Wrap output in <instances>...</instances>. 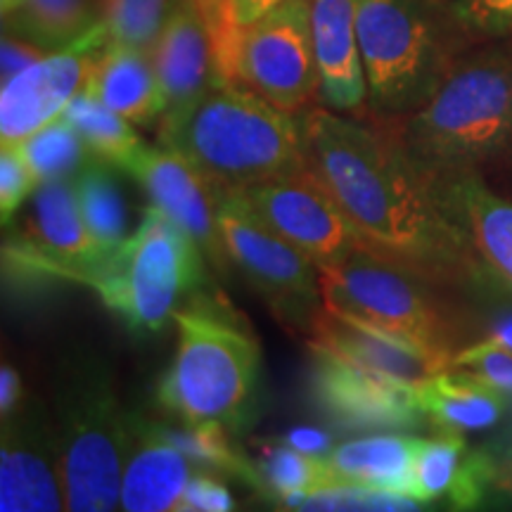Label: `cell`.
<instances>
[{
  "instance_id": "obj_1",
  "label": "cell",
  "mask_w": 512,
  "mask_h": 512,
  "mask_svg": "<svg viewBox=\"0 0 512 512\" xmlns=\"http://www.w3.org/2000/svg\"><path fill=\"white\" fill-rule=\"evenodd\" d=\"M306 166L330 190L361 240L437 285L484 280L463 230L434 197L394 126L323 105L302 112Z\"/></svg>"
},
{
  "instance_id": "obj_2",
  "label": "cell",
  "mask_w": 512,
  "mask_h": 512,
  "mask_svg": "<svg viewBox=\"0 0 512 512\" xmlns=\"http://www.w3.org/2000/svg\"><path fill=\"white\" fill-rule=\"evenodd\" d=\"M159 140L221 195L306 169L302 114L280 110L230 76L181 117L162 121Z\"/></svg>"
},
{
  "instance_id": "obj_3",
  "label": "cell",
  "mask_w": 512,
  "mask_h": 512,
  "mask_svg": "<svg viewBox=\"0 0 512 512\" xmlns=\"http://www.w3.org/2000/svg\"><path fill=\"white\" fill-rule=\"evenodd\" d=\"M389 124L430 169H512V43L465 50L418 112Z\"/></svg>"
},
{
  "instance_id": "obj_4",
  "label": "cell",
  "mask_w": 512,
  "mask_h": 512,
  "mask_svg": "<svg viewBox=\"0 0 512 512\" xmlns=\"http://www.w3.org/2000/svg\"><path fill=\"white\" fill-rule=\"evenodd\" d=\"M370 117L399 121L418 112L465 53L472 36L441 0H356Z\"/></svg>"
},
{
  "instance_id": "obj_5",
  "label": "cell",
  "mask_w": 512,
  "mask_h": 512,
  "mask_svg": "<svg viewBox=\"0 0 512 512\" xmlns=\"http://www.w3.org/2000/svg\"><path fill=\"white\" fill-rule=\"evenodd\" d=\"M174 325L178 344L174 361L159 380V406L176 422L238 432L259 382V342L200 299L181 306Z\"/></svg>"
},
{
  "instance_id": "obj_6",
  "label": "cell",
  "mask_w": 512,
  "mask_h": 512,
  "mask_svg": "<svg viewBox=\"0 0 512 512\" xmlns=\"http://www.w3.org/2000/svg\"><path fill=\"white\" fill-rule=\"evenodd\" d=\"M55 422L67 510L121 508V472L131 444V413L124 411L102 358L79 354L64 361L55 384Z\"/></svg>"
},
{
  "instance_id": "obj_7",
  "label": "cell",
  "mask_w": 512,
  "mask_h": 512,
  "mask_svg": "<svg viewBox=\"0 0 512 512\" xmlns=\"http://www.w3.org/2000/svg\"><path fill=\"white\" fill-rule=\"evenodd\" d=\"M207 264L200 245L150 204L136 230L79 283L91 285L133 335H157L207 280Z\"/></svg>"
},
{
  "instance_id": "obj_8",
  "label": "cell",
  "mask_w": 512,
  "mask_h": 512,
  "mask_svg": "<svg viewBox=\"0 0 512 512\" xmlns=\"http://www.w3.org/2000/svg\"><path fill=\"white\" fill-rule=\"evenodd\" d=\"M323 302L344 316L453 351V323L434 294L437 283L363 242L342 264L320 271Z\"/></svg>"
},
{
  "instance_id": "obj_9",
  "label": "cell",
  "mask_w": 512,
  "mask_h": 512,
  "mask_svg": "<svg viewBox=\"0 0 512 512\" xmlns=\"http://www.w3.org/2000/svg\"><path fill=\"white\" fill-rule=\"evenodd\" d=\"M313 0H285L219 50L221 72L252 88L280 110L304 112L318 100L320 76L311 24Z\"/></svg>"
},
{
  "instance_id": "obj_10",
  "label": "cell",
  "mask_w": 512,
  "mask_h": 512,
  "mask_svg": "<svg viewBox=\"0 0 512 512\" xmlns=\"http://www.w3.org/2000/svg\"><path fill=\"white\" fill-rule=\"evenodd\" d=\"M219 223L230 266L287 328L309 332L316 313L325 306L318 266L266 228L233 195H221Z\"/></svg>"
},
{
  "instance_id": "obj_11",
  "label": "cell",
  "mask_w": 512,
  "mask_h": 512,
  "mask_svg": "<svg viewBox=\"0 0 512 512\" xmlns=\"http://www.w3.org/2000/svg\"><path fill=\"white\" fill-rule=\"evenodd\" d=\"M223 195L245 204L278 238L309 256L318 271L339 266L363 245L347 214L309 166Z\"/></svg>"
},
{
  "instance_id": "obj_12",
  "label": "cell",
  "mask_w": 512,
  "mask_h": 512,
  "mask_svg": "<svg viewBox=\"0 0 512 512\" xmlns=\"http://www.w3.org/2000/svg\"><path fill=\"white\" fill-rule=\"evenodd\" d=\"M311 394L318 411L347 432H408L427 425L415 382H403L311 344Z\"/></svg>"
},
{
  "instance_id": "obj_13",
  "label": "cell",
  "mask_w": 512,
  "mask_h": 512,
  "mask_svg": "<svg viewBox=\"0 0 512 512\" xmlns=\"http://www.w3.org/2000/svg\"><path fill=\"white\" fill-rule=\"evenodd\" d=\"M110 43L105 22L95 24L69 46L50 50L34 64L3 81L0 88V147L19 145L38 128L62 117L81 91H86L95 60Z\"/></svg>"
},
{
  "instance_id": "obj_14",
  "label": "cell",
  "mask_w": 512,
  "mask_h": 512,
  "mask_svg": "<svg viewBox=\"0 0 512 512\" xmlns=\"http://www.w3.org/2000/svg\"><path fill=\"white\" fill-rule=\"evenodd\" d=\"M67 508L62 446L55 415L24 401L3 418L0 437V510L55 512Z\"/></svg>"
},
{
  "instance_id": "obj_15",
  "label": "cell",
  "mask_w": 512,
  "mask_h": 512,
  "mask_svg": "<svg viewBox=\"0 0 512 512\" xmlns=\"http://www.w3.org/2000/svg\"><path fill=\"white\" fill-rule=\"evenodd\" d=\"M136 178L152 207L178 223L200 245L209 266L216 273H230V256L223 242L219 209L221 192L171 147H147L126 166Z\"/></svg>"
},
{
  "instance_id": "obj_16",
  "label": "cell",
  "mask_w": 512,
  "mask_h": 512,
  "mask_svg": "<svg viewBox=\"0 0 512 512\" xmlns=\"http://www.w3.org/2000/svg\"><path fill=\"white\" fill-rule=\"evenodd\" d=\"M422 171L444 214L463 230L482 278L512 294V202L486 183L482 171L430 166Z\"/></svg>"
},
{
  "instance_id": "obj_17",
  "label": "cell",
  "mask_w": 512,
  "mask_h": 512,
  "mask_svg": "<svg viewBox=\"0 0 512 512\" xmlns=\"http://www.w3.org/2000/svg\"><path fill=\"white\" fill-rule=\"evenodd\" d=\"M112 249L100 247L83 221L76 200L74 178L46 181L31 195V207L24 221L22 247H5L24 264H34L41 273L64 275L79 280L93 271Z\"/></svg>"
},
{
  "instance_id": "obj_18",
  "label": "cell",
  "mask_w": 512,
  "mask_h": 512,
  "mask_svg": "<svg viewBox=\"0 0 512 512\" xmlns=\"http://www.w3.org/2000/svg\"><path fill=\"white\" fill-rule=\"evenodd\" d=\"M152 62L164 93V114L159 121L181 117L226 76L216 60L214 36L195 0H176L152 48Z\"/></svg>"
},
{
  "instance_id": "obj_19",
  "label": "cell",
  "mask_w": 512,
  "mask_h": 512,
  "mask_svg": "<svg viewBox=\"0 0 512 512\" xmlns=\"http://www.w3.org/2000/svg\"><path fill=\"white\" fill-rule=\"evenodd\" d=\"M197 472L202 467L171 439L166 425L131 413V444L121 472V510L178 512Z\"/></svg>"
},
{
  "instance_id": "obj_20",
  "label": "cell",
  "mask_w": 512,
  "mask_h": 512,
  "mask_svg": "<svg viewBox=\"0 0 512 512\" xmlns=\"http://www.w3.org/2000/svg\"><path fill=\"white\" fill-rule=\"evenodd\" d=\"M309 332L320 347L403 382H422L441 370L453 368V351L425 347L328 306L316 313Z\"/></svg>"
},
{
  "instance_id": "obj_21",
  "label": "cell",
  "mask_w": 512,
  "mask_h": 512,
  "mask_svg": "<svg viewBox=\"0 0 512 512\" xmlns=\"http://www.w3.org/2000/svg\"><path fill=\"white\" fill-rule=\"evenodd\" d=\"M313 43L320 91L318 102L347 117L368 119V81L356 27V0H313Z\"/></svg>"
},
{
  "instance_id": "obj_22",
  "label": "cell",
  "mask_w": 512,
  "mask_h": 512,
  "mask_svg": "<svg viewBox=\"0 0 512 512\" xmlns=\"http://www.w3.org/2000/svg\"><path fill=\"white\" fill-rule=\"evenodd\" d=\"M86 91L133 124H152L164 114V93L150 50L107 43L95 60Z\"/></svg>"
},
{
  "instance_id": "obj_23",
  "label": "cell",
  "mask_w": 512,
  "mask_h": 512,
  "mask_svg": "<svg viewBox=\"0 0 512 512\" xmlns=\"http://www.w3.org/2000/svg\"><path fill=\"white\" fill-rule=\"evenodd\" d=\"M415 396L430 425L441 432H482L501 422L508 399L501 389L463 368H448L415 382Z\"/></svg>"
},
{
  "instance_id": "obj_24",
  "label": "cell",
  "mask_w": 512,
  "mask_h": 512,
  "mask_svg": "<svg viewBox=\"0 0 512 512\" xmlns=\"http://www.w3.org/2000/svg\"><path fill=\"white\" fill-rule=\"evenodd\" d=\"M418 444L420 437L408 432H373L344 441L325 458L347 489L408 496Z\"/></svg>"
},
{
  "instance_id": "obj_25",
  "label": "cell",
  "mask_w": 512,
  "mask_h": 512,
  "mask_svg": "<svg viewBox=\"0 0 512 512\" xmlns=\"http://www.w3.org/2000/svg\"><path fill=\"white\" fill-rule=\"evenodd\" d=\"M3 34L43 50L74 43L102 22V0H0Z\"/></svg>"
},
{
  "instance_id": "obj_26",
  "label": "cell",
  "mask_w": 512,
  "mask_h": 512,
  "mask_svg": "<svg viewBox=\"0 0 512 512\" xmlns=\"http://www.w3.org/2000/svg\"><path fill=\"white\" fill-rule=\"evenodd\" d=\"M254 465L259 472V491L287 508H302L306 498L323 491L347 489L337 479L328 458L302 453L278 441L268 446L264 458Z\"/></svg>"
},
{
  "instance_id": "obj_27",
  "label": "cell",
  "mask_w": 512,
  "mask_h": 512,
  "mask_svg": "<svg viewBox=\"0 0 512 512\" xmlns=\"http://www.w3.org/2000/svg\"><path fill=\"white\" fill-rule=\"evenodd\" d=\"M114 166L105 159L91 157L74 176L76 200L93 240L105 249H117L128 235V207Z\"/></svg>"
},
{
  "instance_id": "obj_28",
  "label": "cell",
  "mask_w": 512,
  "mask_h": 512,
  "mask_svg": "<svg viewBox=\"0 0 512 512\" xmlns=\"http://www.w3.org/2000/svg\"><path fill=\"white\" fill-rule=\"evenodd\" d=\"M62 117L79 131L93 157L105 159L121 171H126V166L145 145L133 128V121L102 105L88 91L76 95Z\"/></svg>"
},
{
  "instance_id": "obj_29",
  "label": "cell",
  "mask_w": 512,
  "mask_h": 512,
  "mask_svg": "<svg viewBox=\"0 0 512 512\" xmlns=\"http://www.w3.org/2000/svg\"><path fill=\"white\" fill-rule=\"evenodd\" d=\"M448 501L456 510H477L489 503L512 505V441L467 451L448 489Z\"/></svg>"
},
{
  "instance_id": "obj_30",
  "label": "cell",
  "mask_w": 512,
  "mask_h": 512,
  "mask_svg": "<svg viewBox=\"0 0 512 512\" xmlns=\"http://www.w3.org/2000/svg\"><path fill=\"white\" fill-rule=\"evenodd\" d=\"M17 147L36 174L38 183L74 178L81 166L93 157L79 131L64 117H57L48 126L38 128Z\"/></svg>"
},
{
  "instance_id": "obj_31",
  "label": "cell",
  "mask_w": 512,
  "mask_h": 512,
  "mask_svg": "<svg viewBox=\"0 0 512 512\" xmlns=\"http://www.w3.org/2000/svg\"><path fill=\"white\" fill-rule=\"evenodd\" d=\"M465 453V439L458 432H441L439 437L420 439L408 496L418 503H434L448 496Z\"/></svg>"
},
{
  "instance_id": "obj_32",
  "label": "cell",
  "mask_w": 512,
  "mask_h": 512,
  "mask_svg": "<svg viewBox=\"0 0 512 512\" xmlns=\"http://www.w3.org/2000/svg\"><path fill=\"white\" fill-rule=\"evenodd\" d=\"M174 5L176 0H102V22L112 43L152 53Z\"/></svg>"
},
{
  "instance_id": "obj_33",
  "label": "cell",
  "mask_w": 512,
  "mask_h": 512,
  "mask_svg": "<svg viewBox=\"0 0 512 512\" xmlns=\"http://www.w3.org/2000/svg\"><path fill=\"white\" fill-rule=\"evenodd\" d=\"M453 368H463L482 377L491 387L512 394V351L496 339L484 337L453 354Z\"/></svg>"
},
{
  "instance_id": "obj_34",
  "label": "cell",
  "mask_w": 512,
  "mask_h": 512,
  "mask_svg": "<svg viewBox=\"0 0 512 512\" xmlns=\"http://www.w3.org/2000/svg\"><path fill=\"white\" fill-rule=\"evenodd\" d=\"M38 185L41 183L19 152V147H3L0 150V214H3L5 226L17 214V209L31 200Z\"/></svg>"
},
{
  "instance_id": "obj_35",
  "label": "cell",
  "mask_w": 512,
  "mask_h": 512,
  "mask_svg": "<svg viewBox=\"0 0 512 512\" xmlns=\"http://www.w3.org/2000/svg\"><path fill=\"white\" fill-rule=\"evenodd\" d=\"M451 5L472 36H512V0H451Z\"/></svg>"
},
{
  "instance_id": "obj_36",
  "label": "cell",
  "mask_w": 512,
  "mask_h": 512,
  "mask_svg": "<svg viewBox=\"0 0 512 512\" xmlns=\"http://www.w3.org/2000/svg\"><path fill=\"white\" fill-rule=\"evenodd\" d=\"M233 508L235 501L228 486L221 482V477L216 472L202 470L192 477L181 512H226Z\"/></svg>"
},
{
  "instance_id": "obj_37",
  "label": "cell",
  "mask_w": 512,
  "mask_h": 512,
  "mask_svg": "<svg viewBox=\"0 0 512 512\" xmlns=\"http://www.w3.org/2000/svg\"><path fill=\"white\" fill-rule=\"evenodd\" d=\"M280 3H285V0H228V10H226V29H223V34L219 41H216V55H219V50L226 46L230 41V36L235 34V31L249 27V24H254L256 19L264 17L266 12H271L273 8H278Z\"/></svg>"
},
{
  "instance_id": "obj_38",
  "label": "cell",
  "mask_w": 512,
  "mask_h": 512,
  "mask_svg": "<svg viewBox=\"0 0 512 512\" xmlns=\"http://www.w3.org/2000/svg\"><path fill=\"white\" fill-rule=\"evenodd\" d=\"M48 50L34 46V43L24 41V38L3 34V50H0V67H3V81L34 64L38 57L46 55Z\"/></svg>"
},
{
  "instance_id": "obj_39",
  "label": "cell",
  "mask_w": 512,
  "mask_h": 512,
  "mask_svg": "<svg viewBox=\"0 0 512 512\" xmlns=\"http://www.w3.org/2000/svg\"><path fill=\"white\" fill-rule=\"evenodd\" d=\"M278 444H285L290 448H297L302 453H311V456H328L335 448V437L328 430H320V427H294L278 439Z\"/></svg>"
},
{
  "instance_id": "obj_40",
  "label": "cell",
  "mask_w": 512,
  "mask_h": 512,
  "mask_svg": "<svg viewBox=\"0 0 512 512\" xmlns=\"http://www.w3.org/2000/svg\"><path fill=\"white\" fill-rule=\"evenodd\" d=\"M24 403V389H22V380H19L17 370L3 363L0 368V415L8 418L17 411L19 406Z\"/></svg>"
},
{
  "instance_id": "obj_41",
  "label": "cell",
  "mask_w": 512,
  "mask_h": 512,
  "mask_svg": "<svg viewBox=\"0 0 512 512\" xmlns=\"http://www.w3.org/2000/svg\"><path fill=\"white\" fill-rule=\"evenodd\" d=\"M200 5L204 19H207L211 36H214V46L219 41L223 29H226V10H228V0H195Z\"/></svg>"
},
{
  "instance_id": "obj_42",
  "label": "cell",
  "mask_w": 512,
  "mask_h": 512,
  "mask_svg": "<svg viewBox=\"0 0 512 512\" xmlns=\"http://www.w3.org/2000/svg\"><path fill=\"white\" fill-rule=\"evenodd\" d=\"M486 337L496 339V342H501L503 347H508L512 351V311L498 313V316L491 320L489 335Z\"/></svg>"
}]
</instances>
